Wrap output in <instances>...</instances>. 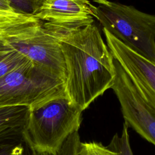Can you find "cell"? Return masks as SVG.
Returning <instances> with one entry per match:
<instances>
[{
    "label": "cell",
    "mask_w": 155,
    "mask_h": 155,
    "mask_svg": "<svg viewBox=\"0 0 155 155\" xmlns=\"http://www.w3.org/2000/svg\"><path fill=\"white\" fill-rule=\"evenodd\" d=\"M43 23L59 44L67 96L83 111L111 88L114 78L113 58L94 24L68 27Z\"/></svg>",
    "instance_id": "6da1fadb"
},
{
    "label": "cell",
    "mask_w": 155,
    "mask_h": 155,
    "mask_svg": "<svg viewBox=\"0 0 155 155\" xmlns=\"http://www.w3.org/2000/svg\"><path fill=\"white\" fill-rule=\"evenodd\" d=\"M82 113L67 96L30 107L24 135L38 154L56 155L68 137L78 131Z\"/></svg>",
    "instance_id": "7a4b0ae2"
},
{
    "label": "cell",
    "mask_w": 155,
    "mask_h": 155,
    "mask_svg": "<svg viewBox=\"0 0 155 155\" xmlns=\"http://www.w3.org/2000/svg\"><path fill=\"white\" fill-rule=\"evenodd\" d=\"M93 16L124 44L155 63V16L132 5L90 4Z\"/></svg>",
    "instance_id": "3957f363"
},
{
    "label": "cell",
    "mask_w": 155,
    "mask_h": 155,
    "mask_svg": "<svg viewBox=\"0 0 155 155\" xmlns=\"http://www.w3.org/2000/svg\"><path fill=\"white\" fill-rule=\"evenodd\" d=\"M65 96V80L32 61L0 78V107H32Z\"/></svg>",
    "instance_id": "277c9868"
},
{
    "label": "cell",
    "mask_w": 155,
    "mask_h": 155,
    "mask_svg": "<svg viewBox=\"0 0 155 155\" xmlns=\"http://www.w3.org/2000/svg\"><path fill=\"white\" fill-rule=\"evenodd\" d=\"M112 88L121 107L125 122L148 142L155 144V107L149 104L118 62L113 59Z\"/></svg>",
    "instance_id": "5b68a950"
},
{
    "label": "cell",
    "mask_w": 155,
    "mask_h": 155,
    "mask_svg": "<svg viewBox=\"0 0 155 155\" xmlns=\"http://www.w3.org/2000/svg\"><path fill=\"white\" fill-rule=\"evenodd\" d=\"M113 59L127 73L146 101L155 107V63L136 52L102 28Z\"/></svg>",
    "instance_id": "8992f818"
},
{
    "label": "cell",
    "mask_w": 155,
    "mask_h": 155,
    "mask_svg": "<svg viewBox=\"0 0 155 155\" xmlns=\"http://www.w3.org/2000/svg\"><path fill=\"white\" fill-rule=\"evenodd\" d=\"M90 4L88 0H45L34 16L54 25L84 27L94 22Z\"/></svg>",
    "instance_id": "52a82bcc"
},
{
    "label": "cell",
    "mask_w": 155,
    "mask_h": 155,
    "mask_svg": "<svg viewBox=\"0 0 155 155\" xmlns=\"http://www.w3.org/2000/svg\"><path fill=\"white\" fill-rule=\"evenodd\" d=\"M29 110L27 106L0 107V137L23 133Z\"/></svg>",
    "instance_id": "ba28073f"
},
{
    "label": "cell",
    "mask_w": 155,
    "mask_h": 155,
    "mask_svg": "<svg viewBox=\"0 0 155 155\" xmlns=\"http://www.w3.org/2000/svg\"><path fill=\"white\" fill-rule=\"evenodd\" d=\"M35 19L33 15L0 9V40L9 41L18 37Z\"/></svg>",
    "instance_id": "9c48e42d"
},
{
    "label": "cell",
    "mask_w": 155,
    "mask_h": 155,
    "mask_svg": "<svg viewBox=\"0 0 155 155\" xmlns=\"http://www.w3.org/2000/svg\"><path fill=\"white\" fill-rule=\"evenodd\" d=\"M0 155H38L24 135L0 137Z\"/></svg>",
    "instance_id": "30bf717a"
},
{
    "label": "cell",
    "mask_w": 155,
    "mask_h": 155,
    "mask_svg": "<svg viewBox=\"0 0 155 155\" xmlns=\"http://www.w3.org/2000/svg\"><path fill=\"white\" fill-rule=\"evenodd\" d=\"M0 40V78L31 61Z\"/></svg>",
    "instance_id": "8fae6325"
},
{
    "label": "cell",
    "mask_w": 155,
    "mask_h": 155,
    "mask_svg": "<svg viewBox=\"0 0 155 155\" xmlns=\"http://www.w3.org/2000/svg\"><path fill=\"white\" fill-rule=\"evenodd\" d=\"M128 128V125L124 122L121 136H119L116 133L107 146L110 149L117 152L119 155H133L130 143Z\"/></svg>",
    "instance_id": "7c38bea8"
},
{
    "label": "cell",
    "mask_w": 155,
    "mask_h": 155,
    "mask_svg": "<svg viewBox=\"0 0 155 155\" xmlns=\"http://www.w3.org/2000/svg\"><path fill=\"white\" fill-rule=\"evenodd\" d=\"M75 155H119L115 151L105 147L100 142H79Z\"/></svg>",
    "instance_id": "4fadbf2b"
},
{
    "label": "cell",
    "mask_w": 155,
    "mask_h": 155,
    "mask_svg": "<svg viewBox=\"0 0 155 155\" xmlns=\"http://www.w3.org/2000/svg\"><path fill=\"white\" fill-rule=\"evenodd\" d=\"M45 0H10L13 10L19 13L36 15L42 7Z\"/></svg>",
    "instance_id": "5bb4252c"
},
{
    "label": "cell",
    "mask_w": 155,
    "mask_h": 155,
    "mask_svg": "<svg viewBox=\"0 0 155 155\" xmlns=\"http://www.w3.org/2000/svg\"><path fill=\"white\" fill-rule=\"evenodd\" d=\"M79 142L80 137L78 131H75L68 137L56 155H75L78 145Z\"/></svg>",
    "instance_id": "9a60e30c"
},
{
    "label": "cell",
    "mask_w": 155,
    "mask_h": 155,
    "mask_svg": "<svg viewBox=\"0 0 155 155\" xmlns=\"http://www.w3.org/2000/svg\"><path fill=\"white\" fill-rule=\"evenodd\" d=\"M0 9L8 11H14L11 7L10 0H0Z\"/></svg>",
    "instance_id": "2e32d148"
},
{
    "label": "cell",
    "mask_w": 155,
    "mask_h": 155,
    "mask_svg": "<svg viewBox=\"0 0 155 155\" xmlns=\"http://www.w3.org/2000/svg\"><path fill=\"white\" fill-rule=\"evenodd\" d=\"M93 1L95 2H97L99 4L107 5L109 3V1L108 0H93Z\"/></svg>",
    "instance_id": "e0dca14e"
}]
</instances>
